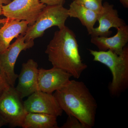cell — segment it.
I'll list each match as a JSON object with an SVG mask.
<instances>
[{
    "label": "cell",
    "instance_id": "cell-1",
    "mask_svg": "<svg viewBox=\"0 0 128 128\" xmlns=\"http://www.w3.org/2000/svg\"><path fill=\"white\" fill-rule=\"evenodd\" d=\"M53 95L68 116L76 117L85 128L94 127L97 103L84 82L70 80Z\"/></svg>",
    "mask_w": 128,
    "mask_h": 128
},
{
    "label": "cell",
    "instance_id": "cell-15",
    "mask_svg": "<svg viewBox=\"0 0 128 128\" xmlns=\"http://www.w3.org/2000/svg\"><path fill=\"white\" fill-rule=\"evenodd\" d=\"M57 117L38 113H27L22 127L23 128H58Z\"/></svg>",
    "mask_w": 128,
    "mask_h": 128
},
{
    "label": "cell",
    "instance_id": "cell-21",
    "mask_svg": "<svg viewBox=\"0 0 128 128\" xmlns=\"http://www.w3.org/2000/svg\"><path fill=\"white\" fill-rule=\"evenodd\" d=\"M7 124H8L6 120L0 114V128Z\"/></svg>",
    "mask_w": 128,
    "mask_h": 128
},
{
    "label": "cell",
    "instance_id": "cell-7",
    "mask_svg": "<svg viewBox=\"0 0 128 128\" xmlns=\"http://www.w3.org/2000/svg\"><path fill=\"white\" fill-rule=\"evenodd\" d=\"M46 6L40 0H12L2 6V16L8 19L26 21L30 26Z\"/></svg>",
    "mask_w": 128,
    "mask_h": 128
},
{
    "label": "cell",
    "instance_id": "cell-2",
    "mask_svg": "<svg viewBox=\"0 0 128 128\" xmlns=\"http://www.w3.org/2000/svg\"><path fill=\"white\" fill-rule=\"evenodd\" d=\"M45 53L53 67L64 70L76 79L88 68L80 56L75 34L66 26L55 32Z\"/></svg>",
    "mask_w": 128,
    "mask_h": 128
},
{
    "label": "cell",
    "instance_id": "cell-4",
    "mask_svg": "<svg viewBox=\"0 0 128 128\" xmlns=\"http://www.w3.org/2000/svg\"><path fill=\"white\" fill-rule=\"evenodd\" d=\"M68 11L63 5L46 6L34 24L28 26L24 34L25 41L34 40L42 37L46 30L52 27H58L59 29L64 28L69 17Z\"/></svg>",
    "mask_w": 128,
    "mask_h": 128
},
{
    "label": "cell",
    "instance_id": "cell-3",
    "mask_svg": "<svg viewBox=\"0 0 128 128\" xmlns=\"http://www.w3.org/2000/svg\"><path fill=\"white\" fill-rule=\"evenodd\" d=\"M88 50L94 57L93 61L104 64L111 70L112 78L108 86L110 94L118 96L125 91L128 87V45L119 54L110 50Z\"/></svg>",
    "mask_w": 128,
    "mask_h": 128
},
{
    "label": "cell",
    "instance_id": "cell-18",
    "mask_svg": "<svg viewBox=\"0 0 128 128\" xmlns=\"http://www.w3.org/2000/svg\"><path fill=\"white\" fill-rule=\"evenodd\" d=\"M10 86L0 70V94Z\"/></svg>",
    "mask_w": 128,
    "mask_h": 128
},
{
    "label": "cell",
    "instance_id": "cell-13",
    "mask_svg": "<svg viewBox=\"0 0 128 128\" xmlns=\"http://www.w3.org/2000/svg\"><path fill=\"white\" fill-rule=\"evenodd\" d=\"M28 27L26 21L6 18L2 26H0V54L9 47L14 38L25 34Z\"/></svg>",
    "mask_w": 128,
    "mask_h": 128
},
{
    "label": "cell",
    "instance_id": "cell-5",
    "mask_svg": "<svg viewBox=\"0 0 128 128\" xmlns=\"http://www.w3.org/2000/svg\"><path fill=\"white\" fill-rule=\"evenodd\" d=\"M14 86L0 94V114L12 127H22L26 114L24 102Z\"/></svg>",
    "mask_w": 128,
    "mask_h": 128
},
{
    "label": "cell",
    "instance_id": "cell-20",
    "mask_svg": "<svg viewBox=\"0 0 128 128\" xmlns=\"http://www.w3.org/2000/svg\"><path fill=\"white\" fill-rule=\"evenodd\" d=\"M12 0H0V18L2 16V7L4 5H7Z\"/></svg>",
    "mask_w": 128,
    "mask_h": 128
},
{
    "label": "cell",
    "instance_id": "cell-22",
    "mask_svg": "<svg viewBox=\"0 0 128 128\" xmlns=\"http://www.w3.org/2000/svg\"><path fill=\"white\" fill-rule=\"evenodd\" d=\"M121 4L124 7L128 8V0H119Z\"/></svg>",
    "mask_w": 128,
    "mask_h": 128
},
{
    "label": "cell",
    "instance_id": "cell-19",
    "mask_svg": "<svg viewBox=\"0 0 128 128\" xmlns=\"http://www.w3.org/2000/svg\"><path fill=\"white\" fill-rule=\"evenodd\" d=\"M40 2L47 6L63 5L65 0H40Z\"/></svg>",
    "mask_w": 128,
    "mask_h": 128
},
{
    "label": "cell",
    "instance_id": "cell-6",
    "mask_svg": "<svg viewBox=\"0 0 128 128\" xmlns=\"http://www.w3.org/2000/svg\"><path fill=\"white\" fill-rule=\"evenodd\" d=\"M34 44V40L25 41L24 34H20L13 43L0 54V70L11 86H14L18 78L14 68L18 56L22 51L32 48Z\"/></svg>",
    "mask_w": 128,
    "mask_h": 128
},
{
    "label": "cell",
    "instance_id": "cell-12",
    "mask_svg": "<svg viewBox=\"0 0 128 128\" xmlns=\"http://www.w3.org/2000/svg\"><path fill=\"white\" fill-rule=\"evenodd\" d=\"M116 34L112 37H92L91 42L99 50H112L120 54L128 42V26L126 25L117 28Z\"/></svg>",
    "mask_w": 128,
    "mask_h": 128
},
{
    "label": "cell",
    "instance_id": "cell-9",
    "mask_svg": "<svg viewBox=\"0 0 128 128\" xmlns=\"http://www.w3.org/2000/svg\"><path fill=\"white\" fill-rule=\"evenodd\" d=\"M97 21L99 25L94 28L90 35L92 37H108L112 34L111 28H118L126 25L123 19L120 18L116 9L113 5L108 2L102 5V10L98 14Z\"/></svg>",
    "mask_w": 128,
    "mask_h": 128
},
{
    "label": "cell",
    "instance_id": "cell-10",
    "mask_svg": "<svg viewBox=\"0 0 128 128\" xmlns=\"http://www.w3.org/2000/svg\"><path fill=\"white\" fill-rule=\"evenodd\" d=\"M72 76L62 69L53 67L49 70L38 69V90L52 94L64 86Z\"/></svg>",
    "mask_w": 128,
    "mask_h": 128
},
{
    "label": "cell",
    "instance_id": "cell-11",
    "mask_svg": "<svg viewBox=\"0 0 128 128\" xmlns=\"http://www.w3.org/2000/svg\"><path fill=\"white\" fill-rule=\"evenodd\" d=\"M38 65L30 59L22 64L20 73L18 75V83L15 88L22 99L38 90Z\"/></svg>",
    "mask_w": 128,
    "mask_h": 128
},
{
    "label": "cell",
    "instance_id": "cell-16",
    "mask_svg": "<svg viewBox=\"0 0 128 128\" xmlns=\"http://www.w3.org/2000/svg\"><path fill=\"white\" fill-rule=\"evenodd\" d=\"M73 1L97 13L101 11L102 8V0H74Z\"/></svg>",
    "mask_w": 128,
    "mask_h": 128
},
{
    "label": "cell",
    "instance_id": "cell-17",
    "mask_svg": "<svg viewBox=\"0 0 128 128\" xmlns=\"http://www.w3.org/2000/svg\"><path fill=\"white\" fill-rule=\"evenodd\" d=\"M61 128H85L83 124L76 117L72 115H68L66 122Z\"/></svg>",
    "mask_w": 128,
    "mask_h": 128
},
{
    "label": "cell",
    "instance_id": "cell-24",
    "mask_svg": "<svg viewBox=\"0 0 128 128\" xmlns=\"http://www.w3.org/2000/svg\"></svg>",
    "mask_w": 128,
    "mask_h": 128
},
{
    "label": "cell",
    "instance_id": "cell-14",
    "mask_svg": "<svg viewBox=\"0 0 128 128\" xmlns=\"http://www.w3.org/2000/svg\"><path fill=\"white\" fill-rule=\"evenodd\" d=\"M68 10L69 17L79 19L82 24L86 28L90 35L97 21L98 13L74 1L71 2Z\"/></svg>",
    "mask_w": 128,
    "mask_h": 128
},
{
    "label": "cell",
    "instance_id": "cell-8",
    "mask_svg": "<svg viewBox=\"0 0 128 128\" xmlns=\"http://www.w3.org/2000/svg\"><path fill=\"white\" fill-rule=\"evenodd\" d=\"M26 112L38 113L57 117L62 116L63 111L52 94L37 91L23 102Z\"/></svg>",
    "mask_w": 128,
    "mask_h": 128
},
{
    "label": "cell",
    "instance_id": "cell-23",
    "mask_svg": "<svg viewBox=\"0 0 128 128\" xmlns=\"http://www.w3.org/2000/svg\"><path fill=\"white\" fill-rule=\"evenodd\" d=\"M4 18H3V19H0V25L4 22Z\"/></svg>",
    "mask_w": 128,
    "mask_h": 128
}]
</instances>
